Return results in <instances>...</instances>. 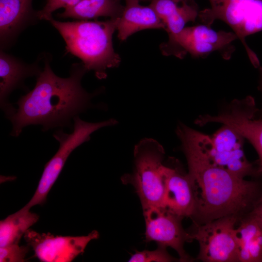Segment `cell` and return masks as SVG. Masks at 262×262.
Masks as SVG:
<instances>
[{"instance_id":"ffe728a7","label":"cell","mask_w":262,"mask_h":262,"mask_svg":"<svg viewBox=\"0 0 262 262\" xmlns=\"http://www.w3.org/2000/svg\"><path fill=\"white\" fill-rule=\"evenodd\" d=\"M39 215L24 206L0 222V247L18 244L30 227L39 220Z\"/></svg>"},{"instance_id":"8992f818","label":"cell","mask_w":262,"mask_h":262,"mask_svg":"<svg viewBox=\"0 0 262 262\" xmlns=\"http://www.w3.org/2000/svg\"><path fill=\"white\" fill-rule=\"evenodd\" d=\"M114 119L98 122H88L82 120L79 115L73 118L72 132L66 133L59 129L53 134L59 143L56 153L45 164L36 191L30 200L25 205L31 209L37 205H43L51 188L60 175L70 154L79 146L88 141L90 135L103 127L115 125Z\"/></svg>"},{"instance_id":"3957f363","label":"cell","mask_w":262,"mask_h":262,"mask_svg":"<svg viewBox=\"0 0 262 262\" xmlns=\"http://www.w3.org/2000/svg\"><path fill=\"white\" fill-rule=\"evenodd\" d=\"M119 19L62 22L53 18L49 21L64 39L67 51L81 59L88 71L93 70L98 79H102L107 76V69L118 66L121 62L112 40Z\"/></svg>"},{"instance_id":"7402d4cb","label":"cell","mask_w":262,"mask_h":262,"mask_svg":"<svg viewBox=\"0 0 262 262\" xmlns=\"http://www.w3.org/2000/svg\"><path fill=\"white\" fill-rule=\"evenodd\" d=\"M27 246L13 244L0 247V262H23L29 251Z\"/></svg>"},{"instance_id":"30bf717a","label":"cell","mask_w":262,"mask_h":262,"mask_svg":"<svg viewBox=\"0 0 262 262\" xmlns=\"http://www.w3.org/2000/svg\"><path fill=\"white\" fill-rule=\"evenodd\" d=\"M258 109L254 99L247 96L233 100L218 115L199 116L195 123L204 126L210 123L226 125L239 132L253 146L259 156V174H262V118H255Z\"/></svg>"},{"instance_id":"277c9868","label":"cell","mask_w":262,"mask_h":262,"mask_svg":"<svg viewBox=\"0 0 262 262\" xmlns=\"http://www.w3.org/2000/svg\"><path fill=\"white\" fill-rule=\"evenodd\" d=\"M164 154L163 146L156 140L147 138L142 139L134 147L132 172L121 177L123 184L134 187L143 211L164 207Z\"/></svg>"},{"instance_id":"e0dca14e","label":"cell","mask_w":262,"mask_h":262,"mask_svg":"<svg viewBox=\"0 0 262 262\" xmlns=\"http://www.w3.org/2000/svg\"><path fill=\"white\" fill-rule=\"evenodd\" d=\"M163 22L169 36L180 32L198 16V7L192 0H151L149 5Z\"/></svg>"},{"instance_id":"603a6c76","label":"cell","mask_w":262,"mask_h":262,"mask_svg":"<svg viewBox=\"0 0 262 262\" xmlns=\"http://www.w3.org/2000/svg\"><path fill=\"white\" fill-rule=\"evenodd\" d=\"M81 0H47L43 8L37 11V17L40 20L49 21L53 18L52 14L56 10L64 8L65 9L72 7Z\"/></svg>"},{"instance_id":"9c48e42d","label":"cell","mask_w":262,"mask_h":262,"mask_svg":"<svg viewBox=\"0 0 262 262\" xmlns=\"http://www.w3.org/2000/svg\"><path fill=\"white\" fill-rule=\"evenodd\" d=\"M199 135L204 152L216 165L243 179L259 174L246 156L245 139L233 129L223 125L212 136L200 132Z\"/></svg>"},{"instance_id":"44dd1931","label":"cell","mask_w":262,"mask_h":262,"mask_svg":"<svg viewBox=\"0 0 262 262\" xmlns=\"http://www.w3.org/2000/svg\"><path fill=\"white\" fill-rule=\"evenodd\" d=\"M179 261L171 256L166 250V247L158 246L153 250H145L136 251L131 255L130 262H171Z\"/></svg>"},{"instance_id":"52a82bcc","label":"cell","mask_w":262,"mask_h":262,"mask_svg":"<svg viewBox=\"0 0 262 262\" xmlns=\"http://www.w3.org/2000/svg\"><path fill=\"white\" fill-rule=\"evenodd\" d=\"M238 38L234 33L216 31L206 25L184 27L180 32L169 36L161 45L165 55L182 58L187 53L196 57H206L217 51L228 59L234 49L231 43Z\"/></svg>"},{"instance_id":"8fae6325","label":"cell","mask_w":262,"mask_h":262,"mask_svg":"<svg viewBox=\"0 0 262 262\" xmlns=\"http://www.w3.org/2000/svg\"><path fill=\"white\" fill-rule=\"evenodd\" d=\"M143 211L146 226V242L153 241L158 246L172 248L178 253L180 262L193 261L184 249L185 243L191 241L189 232L183 228V217L173 213L164 207Z\"/></svg>"},{"instance_id":"2e32d148","label":"cell","mask_w":262,"mask_h":262,"mask_svg":"<svg viewBox=\"0 0 262 262\" xmlns=\"http://www.w3.org/2000/svg\"><path fill=\"white\" fill-rule=\"evenodd\" d=\"M123 13L119 17L117 36L124 41L137 32L148 29H163L164 25L150 6L140 4L139 0H125Z\"/></svg>"},{"instance_id":"6da1fadb","label":"cell","mask_w":262,"mask_h":262,"mask_svg":"<svg viewBox=\"0 0 262 262\" xmlns=\"http://www.w3.org/2000/svg\"><path fill=\"white\" fill-rule=\"evenodd\" d=\"M176 134L188 164L196 201L194 224H202L228 215L240 218L250 212L262 187L212 162L204 152L199 131L183 123Z\"/></svg>"},{"instance_id":"5b68a950","label":"cell","mask_w":262,"mask_h":262,"mask_svg":"<svg viewBox=\"0 0 262 262\" xmlns=\"http://www.w3.org/2000/svg\"><path fill=\"white\" fill-rule=\"evenodd\" d=\"M209 0L211 7L199 12L201 21L209 26L216 20L226 23L243 43L252 64L258 68L259 59L245 38L262 30V0Z\"/></svg>"},{"instance_id":"ba28073f","label":"cell","mask_w":262,"mask_h":262,"mask_svg":"<svg viewBox=\"0 0 262 262\" xmlns=\"http://www.w3.org/2000/svg\"><path fill=\"white\" fill-rule=\"evenodd\" d=\"M240 217L231 215L202 224H195L191 241H197V259L204 262H238L235 225Z\"/></svg>"},{"instance_id":"4fadbf2b","label":"cell","mask_w":262,"mask_h":262,"mask_svg":"<svg viewBox=\"0 0 262 262\" xmlns=\"http://www.w3.org/2000/svg\"><path fill=\"white\" fill-rule=\"evenodd\" d=\"M165 180L164 207L173 213L192 218L195 212V194L190 176L174 159H169L163 167Z\"/></svg>"},{"instance_id":"7a4b0ae2","label":"cell","mask_w":262,"mask_h":262,"mask_svg":"<svg viewBox=\"0 0 262 262\" xmlns=\"http://www.w3.org/2000/svg\"><path fill=\"white\" fill-rule=\"evenodd\" d=\"M37 77L31 91L21 96L16 112L8 118L12 124L10 135L17 137L23 128L39 125L44 131L55 128H73L74 117L91 107V99L97 95L82 86V77L88 71L81 63L73 64L69 76L62 78L52 70L50 60Z\"/></svg>"},{"instance_id":"ac0fdd59","label":"cell","mask_w":262,"mask_h":262,"mask_svg":"<svg viewBox=\"0 0 262 262\" xmlns=\"http://www.w3.org/2000/svg\"><path fill=\"white\" fill-rule=\"evenodd\" d=\"M236 228L238 262H262V228L251 212L240 218Z\"/></svg>"},{"instance_id":"7c38bea8","label":"cell","mask_w":262,"mask_h":262,"mask_svg":"<svg viewBox=\"0 0 262 262\" xmlns=\"http://www.w3.org/2000/svg\"><path fill=\"white\" fill-rule=\"evenodd\" d=\"M35 256L43 262H70L84 250L92 240L98 239V231L87 235L54 236L49 232L40 233L29 229L23 236Z\"/></svg>"},{"instance_id":"d6986e66","label":"cell","mask_w":262,"mask_h":262,"mask_svg":"<svg viewBox=\"0 0 262 262\" xmlns=\"http://www.w3.org/2000/svg\"><path fill=\"white\" fill-rule=\"evenodd\" d=\"M124 7L120 0H81L74 6L58 13L57 16L79 20H88L100 16L119 18Z\"/></svg>"},{"instance_id":"9a60e30c","label":"cell","mask_w":262,"mask_h":262,"mask_svg":"<svg viewBox=\"0 0 262 262\" xmlns=\"http://www.w3.org/2000/svg\"><path fill=\"white\" fill-rule=\"evenodd\" d=\"M33 0H0L1 48L7 46L30 22L37 19Z\"/></svg>"},{"instance_id":"484cf974","label":"cell","mask_w":262,"mask_h":262,"mask_svg":"<svg viewBox=\"0 0 262 262\" xmlns=\"http://www.w3.org/2000/svg\"><path fill=\"white\" fill-rule=\"evenodd\" d=\"M140 1H149V0H139Z\"/></svg>"},{"instance_id":"d4e9b609","label":"cell","mask_w":262,"mask_h":262,"mask_svg":"<svg viewBox=\"0 0 262 262\" xmlns=\"http://www.w3.org/2000/svg\"><path fill=\"white\" fill-rule=\"evenodd\" d=\"M259 68V86L258 88L262 96V67L260 66Z\"/></svg>"},{"instance_id":"5bb4252c","label":"cell","mask_w":262,"mask_h":262,"mask_svg":"<svg viewBox=\"0 0 262 262\" xmlns=\"http://www.w3.org/2000/svg\"><path fill=\"white\" fill-rule=\"evenodd\" d=\"M42 69L36 63L26 64L0 49V106L7 119L16 110V108L9 102L10 94L16 89L22 86L27 78L37 77Z\"/></svg>"},{"instance_id":"cb8c5ba5","label":"cell","mask_w":262,"mask_h":262,"mask_svg":"<svg viewBox=\"0 0 262 262\" xmlns=\"http://www.w3.org/2000/svg\"><path fill=\"white\" fill-rule=\"evenodd\" d=\"M250 212L256 217L262 228V187L260 195Z\"/></svg>"}]
</instances>
